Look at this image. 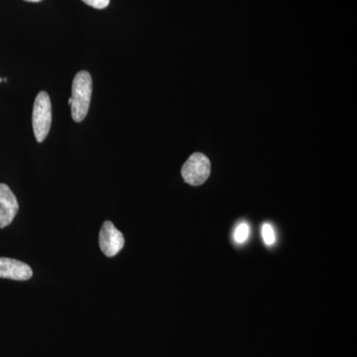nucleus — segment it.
Instances as JSON below:
<instances>
[{
  "instance_id": "f257e3e1",
  "label": "nucleus",
  "mask_w": 357,
  "mask_h": 357,
  "mask_svg": "<svg viewBox=\"0 0 357 357\" xmlns=\"http://www.w3.org/2000/svg\"><path fill=\"white\" fill-rule=\"evenodd\" d=\"M93 93V79L86 70L77 73L73 82L72 117L76 122H82L88 114Z\"/></svg>"
},
{
  "instance_id": "f03ea898",
  "label": "nucleus",
  "mask_w": 357,
  "mask_h": 357,
  "mask_svg": "<svg viewBox=\"0 0 357 357\" xmlns=\"http://www.w3.org/2000/svg\"><path fill=\"white\" fill-rule=\"evenodd\" d=\"M52 123V105L50 96L41 91L35 100L33 107L32 124L37 142L42 143L50 131Z\"/></svg>"
},
{
  "instance_id": "7ed1b4c3",
  "label": "nucleus",
  "mask_w": 357,
  "mask_h": 357,
  "mask_svg": "<svg viewBox=\"0 0 357 357\" xmlns=\"http://www.w3.org/2000/svg\"><path fill=\"white\" fill-rule=\"evenodd\" d=\"M182 177L191 185H203L211 175V162L203 153L192 154L183 166Z\"/></svg>"
},
{
  "instance_id": "20e7f679",
  "label": "nucleus",
  "mask_w": 357,
  "mask_h": 357,
  "mask_svg": "<svg viewBox=\"0 0 357 357\" xmlns=\"http://www.w3.org/2000/svg\"><path fill=\"white\" fill-rule=\"evenodd\" d=\"M124 246L123 234L114 227L112 222H103L100 232V248L103 255L114 257L119 255Z\"/></svg>"
},
{
  "instance_id": "39448f33",
  "label": "nucleus",
  "mask_w": 357,
  "mask_h": 357,
  "mask_svg": "<svg viewBox=\"0 0 357 357\" xmlns=\"http://www.w3.org/2000/svg\"><path fill=\"white\" fill-rule=\"evenodd\" d=\"M20 206L15 195L6 184H0V229L8 227L17 215Z\"/></svg>"
},
{
  "instance_id": "423d86ee",
  "label": "nucleus",
  "mask_w": 357,
  "mask_h": 357,
  "mask_svg": "<svg viewBox=\"0 0 357 357\" xmlns=\"http://www.w3.org/2000/svg\"><path fill=\"white\" fill-rule=\"evenodd\" d=\"M33 275L31 267L20 260L0 258V278L16 281L29 280Z\"/></svg>"
},
{
  "instance_id": "0eeeda50",
  "label": "nucleus",
  "mask_w": 357,
  "mask_h": 357,
  "mask_svg": "<svg viewBox=\"0 0 357 357\" xmlns=\"http://www.w3.org/2000/svg\"><path fill=\"white\" fill-rule=\"evenodd\" d=\"M249 232H250V229H249L248 223L241 222V225H237L236 231H234V241L237 243H245L248 241Z\"/></svg>"
},
{
  "instance_id": "6e6552de",
  "label": "nucleus",
  "mask_w": 357,
  "mask_h": 357,
  "mask_svg": "<svg viewBox=\"0 0 357 357\" xmlns=\"http://www.w3.org/2000/svg\"><path fill=\"white\" fill-rule=\"evenodd\" d=\"M262 237L264 243L268 246L273 245L275 241H276V236H275V231L273 227L269 225V223H264L262 227Z\"/></svg>"
},
{
  "instance_id": "1a4fd4ad",
  "label": "nucleus",
  "mask_w": 357,
  "mask_h": 357,
  "mask_svg": "<svg viewBox=\"0 0 357 357\" xmlns=\"http://www.w3.org/2000/svg\"><path fill=\"white\" fill-rule=\"evenodd\" d=\"M84 3L96 9H103L109 6L110 0H83Z\"/></svg>"
},
{
  "instance_id": "9d476101",
  "label": "nucleus",
  "mask_w": 357,
  "mask_h": 357,
  "mask_svg": "<svg viewBox=\"0 0 357 357\" xmlns=\"http://www.w3.org/2000/svg\"><path fill=\"white\" fill-rule=\"evenodd\" d=\"M25 1H29V2H39V1H41V0H25Z\"/></svg>"
},
{
  "instance_id": "9b49d317",
  "label": "nucleus",
  "mask_w": 357,
  "mask_h": 357,
  "mask_svg": "<svg viewBox=\"0 0 357 357\" xmlns=\"http://www.w3.org/2000/svg\"><path fill=\"white\" fill-rule=\"evenodd\" d=\"M2 82H4V83H6V82H7L6 77H3V79H2Z\"/></svg>"
},
{
  "instance_id": "f8f14e48",
  "label": "nucleus",
  "mask_w": 357,
  "mask_h": 357,
  "mask_svg": "<svg viewBox=\"0 0 357 357\" xmlns=\"http://www.w3.org/2000/svg\"><path fill=\"white\" fill-rule=\"evenodd\" d=\"M0 82H2V79H0Z\"/></svg>"
}]
</instances>
